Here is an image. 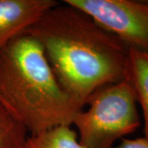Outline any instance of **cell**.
<instances>
[{"label":"cell","instance_id":"cell-9","mask_svg":"<svg viewBox=\"0 0 148 148\" xmlns=\"http://www.w3.org/2000/svg\"><path fill=\"white\" fill-rule=\"evenodd\" d=\"M114 148H148V139L146 138L127 139L122 138L121 143Z\"/></svg>","mask_w":148,"mask_h":148},{"label":"cell","instance_id":"cell-1","mask_svg":"<svg viewBox=\"0 0 148 148\" xmlns=\"http://www.w3.org/2000/svg\"><path fill=\"white\" fill-rule=\"evenodd\" d=\"M24 33L41 45L62 88L83 108L98 89L127 79L129 49L73 6L58 3Z\"/></svg>","mask_w":148,"mask_h":148},{"label":"cell","instance_id":"cell-5","mask_svg":"<svg viewBox=\"0 0 148 148\" xmlns=\"http://www.w3.org/2000/svg\"><path fill=\"white\" fill-rule=\"evenodd\" d=\"M58 3L55 0H0V49Z\"/></svg>","mask_w":148,"mask_h":148},{"label":"cell","instance_id":"cell-7","mask_svg":"<svg viewBox=\"0 0 148 148\" xmlns=\"http://www.w3.org/2000/svg\"><path fill=\"white\" fill-rule=\"evenodd\" d=\"M21 148H83L72 126H58L28 135Z\"/></svg>","mask_w":148,"mask_h":148},{"label":"cell","instance_id":"cell-6","mask_svg":"<svg viewBox=\"0 0 148 148\" xmlns=\"http://www.w3.org/2000/svg\"><path fill=\"white\" fill-rule=\"evenodd\" d=\"M137 102L142 106L145 138L148 139V53L129 49L128 76Z\"/></svg>","mask_w":148,"mask_h":148},{"label":"cell","instance_id":"cell-4","mask_svg":"<svg viewBox=\"0 0 148 148\" xmlns=\"http://www.w3.org/2000/svg\"><path fill=\"white\" fill-rule=\"evenodd\" d=\"M88 14L129 49L148 53V1L64 0Z\"/></svg>","mask_w":148,"mask_h":148},{"label":"cell","instance_id":"cell-8","mask_svg":"<svg viewBox=\"0 0 148 148\" xmlns=\"http://www.w3.org/2000/svg\"><path fill=\"white\" fill-rule=\"evenodd\" d=\"M28 135L25 126L0 104V148H21Z\"/></svg>","mask_w":148,"mask_h":148},{"label":"cell","instance_id":"cell-2","mask_svg":"<svg viewBox=\"0 0 148 148\" xmlns=\"http://www.w3.org/2000/svg\"><path fill=\"white\" fill-rule=\"evenodd\" d=\"M0 104L29 135L72 126L83 109L62 88L41 45L27 33L0 49Z\"/></svg>","mask_w":148,"mask_h":148},{"label":"cell","instance_id":"cell-3","mask_svg":"<svg viewBox=\"0 0 148 148\" xmlns=\"http://www.w3.org/2000/svg\"><path fill=\"white\" fill-rule=\"evenodd\" d=\"M75 116L78 141L83 148H114V143L140 125L137 98L128 79L95 91ZM72 125V126H73Z\"/></svg>","mask_w":148,"mask_h":148}]
</instances>
